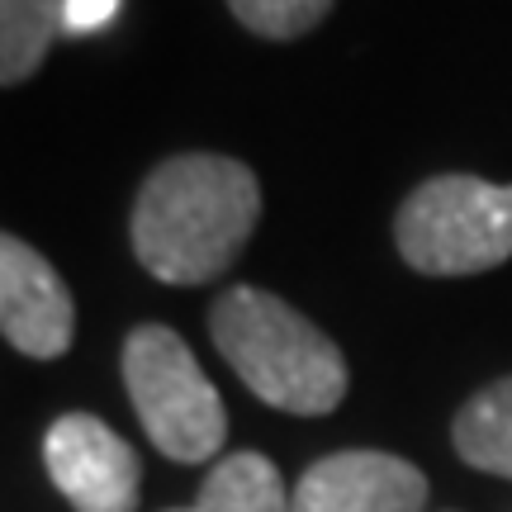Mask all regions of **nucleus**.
Listing matches in <instances>:
<instances>
[{"label":"nucleus","instance_id":"1","mask_svg":"<svg viewBox=\"0 0 512 512\" xmlns=\"http://www.w3.org/2000/svg\"><path fill=\"white\" fill-rule=\"evenodd\" d=\"M261 219V185L252 166L219 152L166 157L133 204V252L166 285H204L223 275Z\"/></svg>","mask_w":512,"mask_h":512},{"label":"nucleus","instance_id":"2","mask_svg":"<svg viewBox=\"0 0 512 512\" xmlns=\"http://www.w3.org/2000/svg\"><path fill=\"white\" fill-rule=\"evenodd\" d=\"M209 337L261 403L323 418L347 399V356L280 294L238 285L209 309Z\"/></svg>","mask_w":512,"mask_h":512},{"label":"nucleus","instance_id":"3","mask_svg":"<svg viewBox=\"0 0 512 512\" xmlns=\"http://www.w3.org/2000/svg\"><path fill=\"white\" fill-rule=\"evenodd\" d=\"M124 389L147 441L181 465L219 456L228 437V413L214 380L200 370L181 332L143 323L124 342Z\"/></svg>","mask_w":512,"mask_h":512},{"label":"nucleus","instance_id":"4","mask_svg":"<svg viewBox=\"0 0 512 512\" xmlns=\"http://www.w3.org/2000/svg\"><path fill=\"white\" fill-rule=\"evenodd\" d=\"M399 256L422 275H479L512 256V185L432 176L399 204Z\"/></svg>","mask_w":512,"mask_h":512},{"label":"nucleus","instance_id":"5","mask_svg":"<svg viewBox=\"0 0 512 512\" xmlns=\"http://www.w3.org/2000/svg\"><path fill=\"white\" fill-rule=\"evenodd\" d=\"M43 460L57 494L76 512H133L143 465L114 427L91 413H67L48 427Z\"/></svg>","mask_w":512,"mask_h":512},{"label":"nucleus","instance_id":"6","mask_svg":"<svg viewBox=\"0 0 512 512\" xmlns=\"http://www.w3.org/2000/svg\"><path fill=\"white\" fill-rule=\"evenodd\" d=\"M290 503L294 512H422L427 475L389 451H337L299 475Z\"/></svg>","mask_w":512,"mask_h":512},{"label":"nucleus","instance_id":"7","mask_svg":"<svg viewBox=\"0 0 512 512\" xmlns=\"http://www.w3.org/2000/svg\"><path fill=\"white\" fill-rule=\"evenodd\" d=\"M0 328L10 347L34 361H57L76 332V309L62 275L15 233L0 238Z\"/></svg>","mask_w":512,"mask_h":512},{"label":"nucleus","instance_id":"8","mask_svg":"<svg viewBox=\"0 0 512 512\" xmlns=\"http://www.w3.org/2000/svg\"><path fill=\"white\" fill-rule=\"evenodd\" d=\"M451 441L465 465L512 479V375L479 389L451 422Z\"/></svg>","mask_w":512,"mask_h":512},{"label":"nucleus","instance_id":"9","mask_svg":"<svg viewBox=\"0 0 512 512\" xmlns=\"http://www.w3.org/2000/svg\"><path fill=\"white\" fill-rule=\"evenodd\" d=\"M195 512H294V503L285 498V479L271 460L238 451L209 470Z\"/></svg>","mask_w":512,"mask_h":512},{"label":"nucleus","instance_id":"10","mask_svg":"<svg viewBox=\"0 0 512 512\" xmlns=\"http://www.w3.org/2000/svg\"><path fill=\"white\" fill-rule=\"evenodd\" d=\"M67 0H0V81L19 86L38 72L62 29Z\"/></svg>","mask_w":512,"mask_h":512},{"label":"nucleus","instance_id":"11","mask_svg":"<svg viewBox=\"0 0 512 512\" xmlns=\"http://www.w3.org/2000/svg\"><path fill=\"white\" fill-rule=\"evenodd\" d=\"M332 5L337 0H228V10H233L238 24H247L261 38H275V43L304 38L309 29H318Z\"/></svg>","mask_w":512,"mask_h":512},{"label":"nucleus","instance_id":"12","mask_svg":"<svg viewBox=\"0 0 512 512\" xmlns=\"http://www.w3.org/2000/svg\"><path fill=\"white\" fill-rule=\"evenodd\" d=\"M119 10V0H67L62 5V34H91L105 29Z\"/></svg>","mask_w":512,"mask_h":512},{"label":"nucleus","instance_id":"13","mask_svg":"<svg viewBox=\"0 0 512 512\" xmlns=\"http://www.w3.org/2000/svg\"><path fill=\"white\" fill-rule=\"evenodd\" d=\"M171 512H185V508H171ZM190 512H195V508H190Z\"/></svg>","mask_w":512,"mask_h":512}]
</instances>
